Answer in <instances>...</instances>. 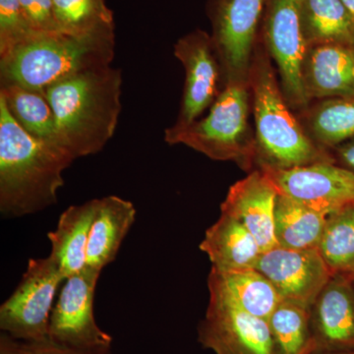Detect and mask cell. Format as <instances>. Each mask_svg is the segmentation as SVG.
I'll return each mask as SVG.
<instances>
[{
    "label": "cell",
    "mask_w": 354,
    "mask_h": 354,
    "mask_svg": "<svg viewBox=\"0 0 354 354\" xmlns=\"http://www.w3.org/2000/svg\"><path fill=\"white\" fill-rule=\"evenodd\" d=\"M97 209V199L73 205L59 216L57 227L48 234L50 257L55 261L65 279L83 271L87 262L91 227Z\"/></svg>",
    "instance_id": "cell-20"
},
{
    "label": "cell",
    "mask_w": 354,
    "mask_h": 354,
    "mask_svg": "<svg viewBox=\"0 0 354 354\" xmlns=\"http://www.w3.org/2000/svg\"><path fill=\"white\" fill-rule=\"evenodd\" d=\"M315 354L354 351L353 277L333 274L310 307Z\"/></svg>",
    "instance_id": "cell-14"
},
{
    "label": "cell",
    "mask_w": 354,
    "mask_h": 354,
    "mask_svg": "<svg viewBox=\"0 0 354 354\" xmlns=\"http://www.w3.org/2000/svg\"><path fill=\"white\" fill-rule=\"evenodd\" d=\"M29 354H113L111 346L108 348H75L60 346L48 339V342L30 344L27 342Z\"/></svg>",
    "instance_id": "cell-30"
},
{
    "label": "cell",
    "mask_w": 354,
    "mask_h": 354,
    "mask_svg": "<svg viewBox=\"0 0 354 354\" xmlns=\"http://www.w3.org/2000/svg\"><path fill=\"white\" fill-rule=\"evenodd\" d=\"M297 115L310 139L326 150L354 137V100L312 102Z\"/></svg>",
    "instance_id": "cell-22"
},
{
    "label": "cell",
    "mask_w": 354,
    "mask_h": 354,
    "mask_svg": "<svg viewBox=\"0 0 354 354\" xmlns=\"http://www.w3.org/2000/svg\"><path fill=\"white\" fill-rule=\"evenodd\" d=\"M279 192L260 169L230 186L221 213L236 218L255 237L264 251L279 246L274 232V211Z\"/></svg>",
    "instance_id": "cell-15"
},
{
    "label": "cell",
    "mask_w": 354,
    "mask_h": 354,
    "mask_svg": "<svg viewBox=\"0 0 354 354\" xmlns=\"http://www.w3.org/2000/svg\"><path fill=\"white\" fill-rule=\"evenodd\" d=\"M300 0H265L258 39L278 69L281 92L295 113L310 102L301 83V64L306 46L299 22Z\"/></svg>",
    "instance_id": "cell-8"
},
{
    "label": "cell",
    "mask_w": 354,
    "mask_h": 354,
    "mask_svg": "<svg viewBox=\"0 0 354 354\" xmlns=\"http://www.w3.org/2000/svg\"><path fill=\"white\" fill-rule=\"evenodd\" d=\"M353 285H354V278H353Z\"/></svg>",
    "instance_id": "cell-35"
},
{
    "label": "cell",
    "mask_w": 354,
    "mask_h": 354,
    "mask_svg": "<svg viewBox=\"0 0 354 354\" xmlns=\"http://www.w3.org/2000/svg\"><path fill=\"white\" fill-rule=\"evenodd\" d=\"M252 95L247 84H227L209 113L187 127L167 128L165 141L185 145L212 160L234 162L244 171L255 167V131L249 115Z\"/></svg>",
    "instance_id": "cell-5"
},
{
    "label": "cell",
    "mask_w": 354,
    "mask_h": 354,
    "mask_svg": "<svg viewBox=\"0 0 354 354\" xmlns=\"http://www.w3.org/2000/svg\"><path fill=\"white\" fill-rule=\"evenodd\" d=\"M0 99L26 132L35 138L62 148L58 141L55 114L43 93L17 85L1 86Z\"/></svg>",
    "instance_id": "cell-24"
},
{
    "label": "cell",
    "mask_w": 354,
    "mask_h": 354,
    "mask_svg": "<svg viewBox=\"0 0 354 354\" xmlns=\"http://www.w3.org/2000/svg\"><path fill=\"white\" fill-rule=\"evenodd\" d=\"M335 354H354V351H351V353H335Z\"/></svg>",
    "instance_id": "cell-34"
},
{
    "label": "cell",
    "mask_w": 354,
    "mask_h": 354,
    "mask_svg": "<svg viewBox=\"0 0 354 354\" xmlns=\"http://www.w3.org/2000/svg\"><path fill=\"white\" fill-rule=\"evenodd\" d=\"M199 247L211 261V269L221 272L256 269L263 253L241 221L223 213L206 230Z\"/></svg>",
    "instance_id": "cell-18"
},
{
    "label": "cell",
    "mask_w": 354,
    "mask_h": 354,
    "mask_svg": "<svg viewBox=\"0 0 354 354\" xmlns=\"http://www.w3.org/2000/svg\"><path fill=\"white\" fill-rule=\"evenodd\" d=\"M255 121L256 169H286L335 162L330 151L306 134L286 102L271 57L259 39L249 77Z\"/></svg>",
    "instance_id": "cell-3"
},
{
    "label": "cell",
    "mask_w": 354,
    "mask_h": 354,
    "mask_svg": "<svg viewBox=\"0 0 354 354\" xmlns=\"http://www.w3.org/2000/svg\"><path fill=\"white\" fill-rule=\"evenodd\" d=\"M20 4L32 32H59L53 12V0H20Z\"/></svg>",
    "instance_id": "cell-29"
},
{
    "label": "cell",
    "mask_w": 354,
    "mask_h": 354,
    "mask_svg": "<svg viewBox=\"0 0 354 354\" xmlns=\"http://www.w3.org/2000/svg\"><path fill=\"white\" fill-rule=\"evenodd\" d=\"M344 6L348 7V10L354 15V0H342Z\"/></svg>",
    "instance_id": "cell-33"
},
{
    "label": "cell",
    "mask_w": 354,
    "mask_h": 354,
    "mask_svg": "<svg viewBox=\"0 0 354 354\" xmlns=\"http://www.w3.org/2000/svg\"><path fill=\"white\" fill-rule=\"evenodd\" d=\"M301 83L310 104L326 99L354 100V48L339 44L307 46Z\"/></svg>",
    "instance_id": "cell-16"
},
{
    "label": "cell",
    "mask_w": 354,
    "mask_h": 354,
    "mask_svg": "<svg viewBox=\"0 0 354 354\" xmlns=\"http://www.w3.org/2000/svg\"><path fill=\"white\" fill-rule=\"evenodd\" d=\"M58 31L75 37L115 36L113 11L106 0H53Z\"/></svg>",
    "instance_id": "cell-25"
},
{
    "label": "cell",
    "mask_w": 354,
    "mask_h": 354,
    "mask_svg": "<svg viewBox=\"0 0 354 354\" xmlns=\"http://www.w3.org/2000/svg\"><path fill=\"white\" fill-rule=\"evenodd\" d=\"M265 0H209L212 41L227 84L249 85Z\"/></svg>",
    "instance_id": "cell-7"
},
{
    "label": "cell",
    "mask_w": 354,
    "mask_h": 354,
    "mask_svg": "<svg viewBox=\"0 0 354 354\" xmlns=\"http://www.w3.org/2000/svg\"><path fill=\"white\" fill-rule=\"evenodd\" d=\"M74 158L26 132L0 99V213L14 218L53 206Z\"/></svg>",
    "instance_id": "cell-1"
},
{
    "label": "cell",
    "mask_w": 354,
    "mask_h": 354,
    "mask_svg": "<svg viewBox=\"0 0 354 354\" xmlns=\"http://www.w3.org/2000/svg\"><path fill=\"white\" fill-rule=\"evenodd\" d=\"M64 281L50 256L30 259L17 288L0 307L1 332L30 344L48 342L53 302Z\"/></svg>",
    "instance_id": "cell-6"
},
{
    "label": "cell",
    "mask_w": 354,
    "mask_h": 354,
    "mask_svg": "<svg viewBox=\"0 0 354 354\" xmlns=\"http://www.w3.org/2000/svg\"><path fill=\"white\" fill-rule=\"evenodd\" d=\"M317 248L333 274L354 278V206L328 216Z\"/></svg>",
    "instance_id": "cell-27"
},
{
    "label": "cell",
    "mask_w": 354,
    "mask_h": 354,
    "mask_svg": "<svg viewBox=\"0 0 354 354\" xmlns=\"http://www.w3.org/2000/svg\"><path fill=\"white\" fill-rule=\"evenodd\" d=\"M174 55L185 71L183 100L176 122L189 125L215 102L223 88V73L211 35L195 30L176 41Z\"/></svg>",
    "instance_id": "cell-12"
},
{
    "label": "cell",
    "mask_w": 354,
    "mask_h": 354,
    "mask_svg": "<svg viewBox=\"0 0 354 354\" xmlns=\"http://www.w3.org/2000/svg\"><path fill=\"white\" fill-rule=\"evenodd\" d=\"M198 342L215 354H278L268 320L242 311L214 292H209Z\"/></svg>",
    "instance_id": "cell-11"
},
{
    "label": "cell",
    "mask_w": 354,
    "mask_h": 354,
    "mask_svg": "<svg viewBox=\"0 0 354 354\" xmlns=\"http://www.w3.org/2000/svg\"><path fill=\"white\" fill-rule=\"evenodd\" d=\"M260 169L279 194L326 215L354 206V174L337 162Z\"/></svg>",
    "instance_id": "cell-10"
},
{
    "label": "cell",
    "mask_w": 354,
    "mask_h": 354,
    "mask_svg": "<svg viewBox=\"0 0 354 354\" xmlns=\"http://www.w3.org/2000/svg\"><path fill=\"white\" fill-rule=\"evenodd\" d=\"M122 72L91 69L43 93L55 114L58 141L74 160L101 152L113 138L122 104Z\"/></svg>",
    "instance_id": "cell-2"
},
{
    "label": "cell",
    "mask_w": 354,
    "mask_h": 354,
    "mask_svg": "<svg viewBox=\"0 0 354 354\" xmlns=\"http://www.w3.org/2000/svg\"><path fill=\"white\" fill-rule=\"evenodd\" d=\"M328 216L279 193L274 211L278 245L288 249L317 248Z\"/></svg>",
    "instance_id": "cell-23"
},
{
    "label": "cell",
    "mask_w": 354,
    "mask_h": 354,
    "mask_svg": "<svg viewBox=\"0 0 354 354\" xmlns=\"http://www.w3.org/2000/svg\"><path fill=\"white\" fill-rule=\"evenodd\" d=\"M134 205L123 198L97 199L87 249L86 267L102 271L115 260L122 242L136 220Z\"/></svg>",
    "instance_id": "cell-17"
},
{
    "label": "cell",
    "mask_w": 354,
    "mask_h": 354,
    "mask_svg": "<svg viewBox=\"0 0 354 354\" xmlns=\"http://www.w3.org/2000/svg\"><path fill=\"white\" fill-rule=\"evenodd\" d=\"M278 354H315L310 307L283 300L268 320Z\"/></svg>",
    "instance_id": "cell-26"
},
{
    "label": "cell",
    "mask_w": 354,
    "mask_h": 354,
    "mask_svg": "<svg viewBox=\"0 0 354 354\" xmlns=\"http://www.w3.org/2000/svg\"><path fill=\"white\" fill-rule=\"evenodd\" d=\"M115 36L75 37L62 32H34L0 57L1 86L44 93L50 86L88 70L109 66Z\"/></svg>",
    "instance_id": "cell-4"
},
{
    "label": "cell",
    "mask_w": 354,
    "mask_h": 354,
    "mask_svg": "<svg viewBox=\"0 0 354 354\" xmlns=\"http://www.w3.org/2000/svg\"><path fill=\"white\" fill-rule=\"evenodd\" d=\"M32 34L20 0H0V57H6Z\"/></svg>",
    "instance_id": "cell-28"
},
{
    "label": "cell",
    "mask_w": 354,
    "mask_h": 354,
    "mask_svg": "<svg viewBox=\"0 0 354 354\" xmlns=\"http://www.w3.org/2000/svg\"><path fill=\"white\" fill-rule=\"evenodd\" d=\"M305 46L339 44L354 48V15L342 0H300Z\"/></svg>",
    "instance_id": "cell-21"
},
{
    "label": "cell",
    "mask_w": 354,
    "mask_h": 354,
    "mask_svg": "<svg viewBox=\"0 0 354 354\" xmlns=\"http://www.w3.org/2000/svg\"><path fill=\"white\" fill-rule=\"evenodd\" d=\"M0 354H29L27 342L18 341L6 333L1 332Z\"/></svg>",
    "instance_id": "cell-32"
},
{
    "label": "cell",
    "mask_w": 354,
    "mask_h": 354,
    "mask_svg": "<svg viewBox=\"0 0 354 354\" xmlns=\"http://www.w3.org/2000/svg\"><path fill=\"white\" fill-rule=\"evenodd\" d=\"M335 162L354 174V137L330 150Z\"/></svg>",
    "instance_id": "cell-31"
},
{
    "label": "cell",
    "mask_w": 354,
    "mask_h": 354,
    "mask_svg": "<svg viewBox=\"0 0 354 354\" xmlns=\"http://www.w3.org/2000/svg\"><path fill=\"white\" fill-rule=\"evenodd\" d=\"M208 290L242 311L264 320H269L283 301L274 285L257 269L227 272L211 269Z\"/></svg>",
    "instance_id": "cell-19"
},
{
    "label": "cell",
    "mask_w": 354,
    "mask_h": 354,
    "mask_svg": "<svg viewBox=\"0 0 354 354\" xmlns=\"http://www.w3.org/2000/svg\"><path fill=\"white\" fill-rule=\"evenodd\" d=\"M101 271L86 267L65 279L50 320V339L75 348H108L113 337L95 318V288Z\"/></svg>",
    "instance_id": "cell-9"
},
{
    "label": "cell",
    "mask_w": 354,
    "mask_h": 354,
    "mask_svg": "<svg viewBox=\"0 0 354 354\" xmlns=\"http://www.w3.org/2000/svg\"><path fill=\"white\" fill-rule=\"evenodd\" d=\"M256 269L271 281L283 300L307 307L333 276L318 248L276 246L261 254Z\"/></svg>",
    "instance_id": "cell-13"
}]
</instances>
